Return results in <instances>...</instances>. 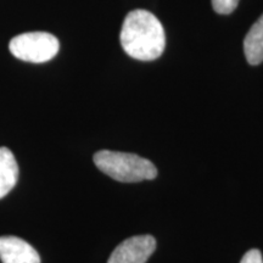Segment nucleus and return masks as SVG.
<instances>
[{
  "label": "nucleus",
  "mask_w": 263,
  "mask_h": 263,
  "mask_svg": "<svg viewBox=\"0 0 263 263\" xmlns=\"http://www.w3.org/2000/svg\"><path fill=\"white\" fill-rule=\"evenodd\" d=\"M120 39L123 50L140 61L159 59L166 45V35L159 18L143 9L133 10L126 16Z\"/></svg>",
  "instance_id": "nucleus-1"
},
{
  "label": "nucleus",
  "mask_w": 263,
  "mask_h": 263,
  "mask_svg": "<svg viewBox=\"0 0 263 263\" xmlns=\"http://www.w3.org/2000/svg\"><path fill=\"white\" fill-rule=\"evenodd\" d=\"M94 163L110 178L122 183L151 180L157 176L153 162L134 154L101 150L94 155Z\"/></svg>",
  "instance_id": "nucleus-2"
},
{
  "label": "nucleus",
  "mask_w": 263,
  "mask_h": 263,
  "mask_svg": "<svg viewBox=\"0 0 263 263\" xmlns=\"http://www.w3.org/2000/svg\"><path fill=\"white\" fill-rule=\"evenodd\" d=\"M9 49L15 58L26 62L43 64L51 60L59 52L60 43L47 32H29L12 38Z\"/></svg>",
  "instance_id": "nucleus-3"
},
{
  "label": "nucleus",
  "mask_w": 263,
  "mask_h": 263,
  "mask_svg": "<svg viewBox=\"0 0 263 263\" xmlns=\"http://www.w3.org/2000/svg\"><path fill=\"white\" fill-rule=\"evenodd\" d=\"M155 249L156 240L154 236H132L114 250L107 263H146Z\"/></svg>",
  "instance_id": "nucleus-4"
},
{
  "label": "nucleus",
  "mask_w": 263,
  "mask_h": 263,
  "mask_svg": "<svg viewBox=\"0 0 263 263\" xmlns=\"http://www.w3.org/2000/svg\"><path fill=\"white\" fill-rule=\"evenodd\" d=\"M0 261L3 263H41L33 246L17 236H0Z\"/></svg>",
  "instance_id": "nucleus-5"
},
{
  "label": "nucleus",
  "mask_w": 263,
  "mask_h": 263,
  "mask_svg": "<svg viewBox=\"0 0 263 263\" xmlns=\"http://www.w3.org/2000/svg\"><path fill=\"white\" fill-rule=\"evenodd\" d=\"M18 179V166L8 147H0V199L15 188Z\"/></svg>",
  "instance_id": "nucleus-6"
},
{
  "label": "nucleus",
  "mask_w": 263,
  "mask_h": 263,
  "mask_svg": "<svg viewBox=\"0 0 263 263\" xmlns=\"http://www.w3.org/2000/svg\"><path fill=\"white\" fill-rule=\"evenodd\" d=\"M244 52L250 65L263 62V15L252 25L244 39Z\"/></svg>",
  "instance_id": "nucleus-7"
},
{
  "label": "nucleus",
  "mask_w": 263,
  "mask_h": 263,
  "mask_svg": "<svg viewBox=\"0 0 263 263\" xmlns=\"http://www.w3.org/2000/svg\"><path fill=\"white\" fill-rule=\"evenodd\" d=\"M239 0H212L213 10L217 14L228 15L236 9Z\"/></svg>",
  "instance_id": "nucleus-8"
},
{
  "label": "nucleus",
  "mask_w": 263,
  "mask_h": 263,
  "mask_svg": "<svg viewBox=\"0 0 263 263\" xmlns=\"http://www.w3.org/2000/svg\"><path fill=\"white\" fill-rule=\"evenodd\" d=\"M240 263H263V258L261 252L258 250L252 249L242 256Z\"/></svg>",
  "instance_id": "nucleus-9"
}]
</instances>
